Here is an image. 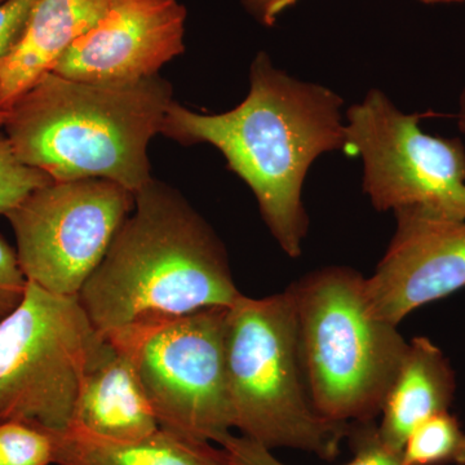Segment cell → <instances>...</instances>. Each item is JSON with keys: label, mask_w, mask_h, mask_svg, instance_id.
Returning <instances> with one entry per match:
<instances>
[{"label": "cell", "mask_w": 465, "mask_h": 465, "mask_svg": "<svg viewBox=\"0 0 465 465\" xmlns=\"http://www.w3.org/2000/svg\"><path fill=\"white\" fill-rule=\"evenodd\" d=\"M342 104L330 88L293 78L259 52L249 94L237 108L201 114L173 101L161 134L182 145L220 150L229 170L250 186L281 249L298 259L309 229L302 186L318 157L344 149Z\"/></svg>", "instance_id": "6da1fadb"}, {"label": "cell", "mask_w": 465, "mask_h": 465, "mask_svg": "<svg viewBox=\"0 0 465 465\" xmlns=\"http://www.w3.org/2000/svg\"><path fill=\"white\" fill-rule=\"evenodd\" d=\"M240 296L216 232L179 193L154 180L134 194L133 213L78 293L104 336L229 308Z\"/></svg>", "instance_id": "7a4b0ae2"}, {"label": "cell", "mask_w": 465, "mask_h": 465, "mask_svg": "<svg viewBox=\"0 0 465 465\" xmlns=\"http://www.w3.org/2000/svg\"><path fill=\"white\" fill-rule=\"evenodd\" d=\"M173 101L158 75L88 84L50 72L12 105L5 128L17 158L54 182L104 179L136 194L153 180L148 145Z\"/></svg>", "instance_id": "3957f363"}, {"label": "cell", "mask_w": 465, "mask_h": 465, "mask_svg": "<svg viewBox=\"0 0 465 465\" xmlns=\"http://www.w3.org/2000/svg\"><path fill=\"white\" fill-rule=\"evenodd\" d=\"M366 278L347 266L311 272L289 291L312 405L335 423L374 421L409 348L370 309Z\"/></svg>", "instance_id": "277c9868"}, {"label": "cell", "mask_w": 465, "mask_h": 465, "mask_svg": "<svg viewBox=\"0 0 465 465\" xmlns=\"http://www.w3.org/2000/svg\"><path fill=\"white\" fill-rule=\"evenodd\" d=\"M225 365L234 430L269 450L295 449L333 460L351 424L312 405L289 291L242 295L226 311Z\"/></svg>", "instance_id": "5b68a950"}, {"label": "cell", "mask_w": 465, "mask_h": 465, "mask_svg": "<svg viewBox=\"0 0 465 465\" xmlns=\"http://www.w3.org/2000/svg\"><path fill=\"white\" fill-rule=\"evenodd\" d=\"M105 342L78 296L27 281L23 302L0 321V423L66 432L85 372Z\"/></svg>", "instance_id": "8992f818"}, {"label": "cell", "mask_w": 465, "mask_h": 465, "mask_svg": "<svg viewBox=\"0 0 465 465\" xmlns=\"http://www.w3.org/2000/svg\"><path fill=\"white\" fill-rule=\"evenodd\" d=\"M228 308H206L105 336L133 361L163 430L219 443L234 430L225 365Z\"/></svg>", "instance_id": "52a82bcc"}, {"label": "cell", "mask_w": 465, "mask_h": 465, "mask_svg": "<svg viewBox=\"0 0 465 465\" xmlns=\"http://www.w3.org/2000/svg\"><path fill=\"white\" fill-rule=\"evenodd\" d=\"M430 114H406L369 91L345 113L342 152L363 162L362 188L378 211L416 208L465 220V146L420 128Z\"/></svg>", "instance_id": "ba28073f"}, {"label": "cell", "mask_w": 465, "mask_h": 465, "mask_svg": "<svg viewBox=\"0 0 465 465\" xmlns=\"http://www.w3.org/2000/svg\"><path fill=\"white\" fill-rule=\"evenodd\" d=\"M134 207V193L109 180L36 189L7 215L26 280L57 295L78 296Z\"/></svg>", "instance_id": "9c48e42d"}, {"label": "cell", "mask_w": 465, "mask_h": 465, "mask_svg": "<svg viewBox=\"0 0 465 465\" xmlns=\"http://www.w3.org/2000/svg\"><path fill=\"white\" fill-rule=\"evenodd\" d=\"M394 215L396 232L365 290L372 313L399 326L416 309L465 287V220L416 208Z\"/></svg>", "instance_id": "30bf717a"}, {"label": "cell", "mask_w": 465, "mask_h": 465, "mask_svg": "<svg viewBox=\"0 0 465 465\" xmlns=\"http://www.w3.org/2000/svg\"><path fill=\"white\" fill-rule=\"evenodd\" d=\"M179 0H113L105 16L58 58L54 74L88 84H128L157 75L185 51Z\"/></svg>", "instance_id": "8fae6325"}, {"label": "cell", "mask_w": 465, "mask_h": 465, "mask_svg": "<svg viewBox=\"0 0 465 465\" xmlns=\"http://www.w3.org/2000/svg\"><path fill=\"white\" fill-rule=\"evenodd\" d=\"M159 428L133 361L106 338L85 372L67 430L110 442H133Z\"/></svg>", "instance_id": "7c38bea8"}, {"label": "cell", "mask_w": 465, "mask_h": 465, "mask_svg": "<svg viewBox=\"0 0 465 465\" xmlns=\"http://www.w3.org/2000/svg\"><path fill=\"white\" fill-rule=\"evenodd\" d=\"M113 0H36L26 25L0 60V109L8 112L67 48L105 16Z\"/></svg>", "instance_id": "4fadbf2b"}, {"label": "cell", "mask_w": 465, "mask_h": 465, "mask_svg": "<svg viewBox=\"0 0 465 465\" xmlns=\"http://www.w3.org/2000/svg\"><path fill=\"white\" fill-rule=\"evenodd\" d=\"M455 391L457 378L445 353L425 336L412 339L382 403L378 425L382 442L402 452L421 421L449 411Z\"/></svg>", "instance_id": "5bb4252c"}, {"label": "cell", "mask_w": 465, "mask_h": 465, "mask_svg": "<svg viewBox=\"0 0 465 465\" xmlns=\"http://www.w3.org/2000/svg\"><path fill=\"white\" fill-rule=\"evenodd\" d=\"M57 465H232L223 448L159 428L133 442H110L84 433L56 432Z\"/></svg>", "instance_id": "9a60e30c"}, {"label": "cell", "mask_w": 465, "mask_h": 465, "mask_svg": "<svg viewBox=\"0 0 465 465\" xmlns=\"http://www.w3.org/2000/svg\"><path fill=\"white\" fill-rule=\"evenodd\" d=\"M348 440L353 459L345 465H403L402 452L382 442L374 421L351 424ZM217 445L225 450L232 465H287L275 458L272 450L241 434H226Z\"/></svg>", "instance_id": "2e32d148"}, {"label": "cell", "mask_w": 465, "mask_h": 465, "mask_svg": "<svg viewBox=\"0 0 465 465\" xmlns=\"http://www.w3.org/2000/svg\"><path fill=\"white\" fill-rule=\"evenodd\" d=\"M403 465H465V430L449 411L421 421L407 437Z\"/></svg>", "instance_id": "e0dca14e"}, {"label": "cell", "mask_w": 465, "mask_h": 465, "mask_svg": "<svg viewBox=\"0 0 465 465\" xmlns=\"http://www.w3.org/2000/svg\"><path fill=\"white\" fill-rule=\"evenodd\" d=\"M56 455V432L26 421L0 423V465H50Z\"/></svg>", "instance_id": "ac0fdd59"}, {"label": "cell", "mask_w": 465, "mask_h": 465, "mask_svg": "<svg viewBox=\"0 0 465 465\" xmlns=\"http://www.w3.org/2000/svg\"><path fill=\"white\" fill-rule=\"evenodd\" d=\"M52 182L47 173L23 163L8 137L0 134V216L7 217L33 192Z\"/></svg>", "instance_id": "d6986e66"}, {"label": "cell", "mask_w": 465, "mask_h": 465, "mask_svg": "<svg viewBox=\"0 0 465 465\" xmlns=\"http://www.w3.org/2000/svg\"><path fill=\"white\" fill-rule=\"evenodd\" d=\"M26 286L27 280L18 264L16 251L0 235V321L23 302Z\"/></svg>", "instance_id": "ffe728a7"}, {"label": "cell", "mask_w": 465, "mask_h": 465, "mask_svg": "<svg viewBox=\"0 0 465 465\" xmlns=\"http://www.w3.org/2000/svg\"><path fill=\"white\" fill-rule=\"evenodd\" d=\"M36 0H7L0 5V60L16 45Z\"/></svg>", "instance_id": "44dd1931"}, {"label": "cell", "mask_w": 465, "mask_h": 465, "mask_svg": "<svg viewBox=\"0 0 465 465\" xmlns=\"http://www.w3.org/2000/svg\"><path fill=\"white\" fill-rule=\"evenodd\" d=\"M298 2L299 0H242V5L259 24L272 27L286 9Z\"/></svg>", "instance_id": "7402d4cb"}, {"label": "cell", "mask_w": 465, "mask_h": 465, "mask_svg": "<svg viewBox=\"0 0 465 465\" xmlns=\"http://www.w3.org/2000/svg\"><path fill=\"white\" fill-rule=\"evenodd\" d=\"M457 119L459 131L465 134V88L463 92H461L460 99H459Z\"/></svg>", "instance_id": "603a6c76"}, {"label": "cell", "mask_w": 465, "mask_h": 465, "mask_svg": "<svg viewBox=\"0 0 465 465\" xmlns=\"http://www.w3.org/2000/svg\"><path fill=\"white\" fill-rule=\"evenodd\" d=\"M419 2L424 3V5H440V3H460L465 0H419Z\"/></svg>", "instance_id": "cb8c5ba5"}, {"label": "cell", "mask_w": 465, "mask_h": 465, "mask_svg": "<svg viewBox=\"0 0 465 465\" xmlns=\"http://www.w3.org/2000/svg\"><path fill=\"white\" fill-rule=\"evenodd\" d=\"M5 121H7V112L0 109V127H5Z\"/></svg>", "instance_id": "d4e9b609"}, {"label": "cell", "mask_w": 465, "mask_h": 465, "mask_svg": "<svg viewBox=\"0 0 465 465\" xmlns=\"http://www.w3.org/2000/svg\"><path fill=\"white\" fill-rule=\"evenodd\" d=\"M5 2H7V0H0V5H3Z\"/></svg>", "instance_id": "484cf974"}]
</instances>
